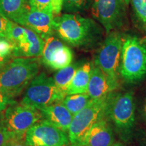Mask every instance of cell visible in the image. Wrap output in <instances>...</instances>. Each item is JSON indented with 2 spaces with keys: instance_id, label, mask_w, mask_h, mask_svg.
<instances>
[{
  "instance_id": "obj_1",
  "label": "cell",
  "mask_w": 146,
  "mask_h": 146,
  "mask_svg": "<svg viewBox=\"0 0 146 146\" xmlns=\"http://www.w3.org/2000/svg\"><path fill=\"white\" fill-rule=\"evenodd\" d=\"M54 32L73 47L93 45L101 35L100 27L92 19L70 13L54 18Z\"/></svg>"
},
{
  "instance_id": "obj_2",
  "label": "cell",
  "mask_w": 146,
  "mask_h": 146,
  "mask_svg": "<svg viewBox=\"0 0 146 146\" xmlns=\"http://www.w3.org/2000/svg\"><path fill=\"white\" fill-rule=\"evenodd\" d=\"M37 58H15L0 68V91L10 99L19 96L39 74Z\"/></svg>"
},
{
  "instance_id": "obj_3",
  "label": "cell",
  "mask_w": 146,
  "mask_h": 146,
  "mask_svg": "<svg viewBox=\"0 0 146 146\" xmlns=\"http://www.w3.org/2000/svg\"><path fill=\"white\" fill-rule=\"evenodd\" d=\"M120 74L129 83H137L146 77V46L137 37L129 36L124 40Z\"/></svg>"
},
{
  "instance_id": "obj_4",
  "label": "cell",
  "mask_w": 146,
  "mask_h": 146,
  "mask_svg": "<svg viewBox=\"0 0 146 146\" xmlns=\"http://www.w3.org/2000/svg\"><path fill=\"white\" fill-rule=\"evenodd\" d=\"M108 96L98 99H92L82 110L73 116L68 129V139L71 143L81 146L84 138L92 127L107 116Z\"/></svg>"
},
{
  "instance_id": "obj_5",
  "label": "cell",
  "mask_w": 146,
  "mask_h": 146,
  "mask_svg": "<svg viewBox=\"0 0 146 146\" xmlns=\"http://www.w3.org/2000/svg\"><path fill=\"white\" fill-rule=\"evenodd\" d=\"M135 109L132 92L110 94L106 116L112 120L116 131L123 139H129L132 133Z\"/></svg>"
},
{
  "instance_id": "obj_6",
  "label": "cell",
  "mask_w": 146,
  "mask_h": 146,
  "mask_svg": "<svg viewBox=\"0 0 146 146\" xmlns=\"http://www.w3.org/2000/svg\"><path fill=\"white\" fill-rule=\"evenodd\" d=\"M66 96L58 89L54 78L41 72L27 87L21 103L39 110L54 104L62 103Z\"/></svg>"
},
{
  "instance_id": "obj_7",
  "label": "cell",
  "mask_w": 146,
  "mask_h": 146,
  "mask_svg": "<svg viewBox=\"0 0 146 146\" xmlns=\"http://www.w3.org/2000/svg\"><path fill=\"white\" fill-rule=\"evenodd\" d=\"M4 111V122L11 139L25 138L27 131L43 119L39 110L16 101Z\"/></svg>"
},
{
  "instance_id": "obj_8",
  "label": "cell",
  "mask_w": 146,
  "mask_h": 146,
  "mask_svg": "<svg viewBox=\"0 0 146 146\" xmlns=\"http://www.w3.org/2000/svg\"><path fill=\"white\" fill-rule=\"evenodd\" d=\"M123 41L119 33L116 32L110 33L98 50L94 60V65L117 83L120 73Z\"/></svg>"
},
{
  "instance_id": "obj_9",
  "label": "cell",
  "mask_w": 146,
  "mask_h": 146,
  "mask_svg": "<svg viewBox=\"0 0 146 146\" xmlns=\"http://www.w3.org/2000/svg\"><path fill=\"white\" fill-rule=\"evenodd\" d=\"M8 40L13 45L14 58L40 57L44 47V40L33 31L12 21Z\"/></svg>"
},
{
  "instance_id": "obj_10",
  "label": "cell",
  "mask_w": 146,
  "mask_h": 146,
  "mask_svg": "<svg viewBox=\"0 0 146 146\" xmlns=\"http://www.w3.org/2000/svg\"><path fill=\"white\" fill-rule=\"evenodd\" d=\"M125 5L123 0H94L91 13L109 34L124 25Z\"/></svg>"
},
{
  "instance_id": "obj_11",
  "label": "cell",
  "mask_w": 146,
  "mask_h": 146,
  "mask_svg": "<svg viewBox=\"0 0 146 146\" xmlns=\"http://www.w3.org/2000/svg\"><path fill=\"white\" fill-rule=\"evenodd\" d=\"M25 142L28 146H62L68 145L69 139L64 131L41 120L27 131Z\"/></svg>"
},
{
  "instance_id": "obj_12",
  "label": "cell",
  "mask_w": 146,
  "mask_h": 146,
  "mask_svg": "<svg viewBox=\"0 0 146 146\" xmlns=\"http://www.w3.org/2000/svg\"><path fill=\"white\" fill-rule=\"evenodd\" d=\"M40 57V62L45 66L60 70L72 64L73 53L60 39L50 36L44 40V47Z\"/></svg>"
},
{
  "instance_id": "obj_13",
  "label": "cell",
  "mask_w": 146,
  "mask_h": 146,
  "mask_svg": "<svg viewBox=\"0 0 146 146\" xmlns=\"http://www.w3.org/2000/svg\"><path fill=\"white\" fill-rule=\"evenodd\" d=\"M54 18L53 12H43L29 5L15 23L33 31L45 40L54 32Z\"/></svg>"
},
{
  "instance_id": "obj_14",
  "label": "cell",
  "mask_w": 146,
  "mask_h": 146,
  "mask_svg": "<svg viewBox=\"0 0 146 146\" xmlns=\"http://www.w3.org/2000/svg\"><path fill=\"white\" fill-rule=\"evenodd\" d=\"M118 83L108 77L96 66H94L87 93L91 99H98L108 96L116 90Z\"/></svg>"
},
{
  "instance_id": "obj_15",
  "label": "cell",
  "mask_w": 146,
  "mask_h": 146,
  "mask_svg": "<svg viewBox=\"0 0 146 146\" xmlns=\"http://www.w3.org/2000/svg\"><path fill=\"white\" fill-rule=\"evenodd\" d=\"M113 131L107 120H100L92 126L84 138L81 146H112Z\"/></svg>"
},
{
  "instance_id": "obj_16",
  "label": "cell",
  "mask_w": 146,
  "mask_h": 146,
  "mask_svg": "<svg viewBox=\"0 0 146 146\" xmlns=\"http://www.w3.org/2000/svg\"><path fill=\"white\" fill-rule=\"evenodd\" d=\"M39 110L41 113L42 120H47L64 132L68 131L74 116L62 104H54L39 108Z\"/></svg>"
},
{
  "instance_id": "obj_17",
  "label": "cell",
  "mask_w": 146,
  "mask_h": 146,
  "mask_svg": "<svg viewBox=\"0 0 146 146\" xmlns=\"http://www.w3.org/2000/svg\"><path fill=\"white\" fill-rule=\"evenodd\" d=\"M94 64L87 62L78 68L66 91L67 95L87 93Z\"/></svg>"
},
{
  "instance_id": "obj_18",
  "label": "cell",
  "mask_w": 146,
  "mask_h": 146,
  "mask_svg": "<svg viewBox=\"0 0 146 146\" xmlns=\"http://www.w3.org/2000/svg\"><path fill=\"white\" fill-rule=\"evenodd\" d=\"M29 7V0H0V14L14 23Z\"/></svg>"
},
{
  "instance_id": "obj_19",
  "label": "cell",
  "mask_w": 146,
  "mask_h": 146,
  "mask_svg": "<svg viewBox=\"0 0 146 146\" xmlns=\"http://www.w3.org/2000/svg\"><path fill=\"white\" fill-rule=\"evenodd\" d=\"M82 63L78 62L71 64L65 68L60 69L54 76V81L58 89L66 96V91L72 81L74 74Z\"/></svg>"
},
{
  "instance_id": "obj_20",
  "label": "cell",
  "mask_w": 146,
  "mask_h": 146,
  "mask_svg": "<svg viewBox=\"0 0 146 146\" xmlns=\"http://www.w3.org/2000/svg\"><path fill=\"white\" fill-rule=\"evenodd\" d=\"M91 100L87 93L67 95L62 104L74 116L86 106Z\"/></svg>"
},
{
  "instance_id": "obj_21",
  "label": "cell",
  "mask_w": 146,
  "mask_h": 146,
  "mask_svg": "<svg viewBox=\"0 0 146 146\" xmlns=\"http://www.w3.org/2000/svg\"><path fill=\"white\" fill-rule=\"evenodd\" d=\"M130 2L137 25L146 31V0H130Z\"/></svg>"
},
{
  "instance_id": "obj_22",
  "label": "cell",
  "mask_w": 146,
  "mask_h": 146,
  "mask_svg": "<svg viewBox=\"0 0 146 146\" xmlns=\"http://www.w3.org/2000/svg\"><path fill=\"white\" fill-rule=\"evenodd\" d=\"M89 1L90 0H64L63 8L66 12L74 14L87 8Z\"/></svg>"
},
{
  "instance_id": "obj_23",
  "label": "cell",
  "mask_w": 146,
  "mask_h": 146,
  "mask_svg": "<svg viewBox=\"0 0 146 146\" xmlns=\"http://www.w3.org/2000/svg\"><path fill=\"white\" fill-rule=\"evenodd\" d=\"M29 5L43 12H53L52 0H29Z\"/></svg>"
},
{
  "instance_id": "obj_24",
  "label": "cell",
  "mask_w": 146,
  "mask_h": 146,
  "mask_svg": "<svg viewBox=\"0 0 146 146\" xmlns=\"http://www.w3.org/2000/svg\"><path fill=\"white\" fill-rule=\"evenodd\" d=\"M11 139L4 122V114L0 112V146H5Z\"/></svg>"
},
{
  "instance_id": "obj_25",
  "label": "cell",
  "mask_w": 146,
  "mask_h": 146,
  "mask_svg": "<svg viewBox=\"0 0 146 146\" xmlns=\"http://www.w3.org/2000/svg\"><path fill=\"white\" fill-rule=\"evenodd\" d=\"M12 21L0 14V39H8Z\"/></svg>"
},
{
  "instance_id": "obj_26",
  "label": "cell",
  "mask_w": 146,
  "mask_h": 146,
  "mask_svg": "<svg viewBox=\"0 0 146 146\" xmlns=\"http://www.w3.org/2000/svg\"><path fill=\"white\" fill-rule=\"evenodd\" d=\"M13 45L8 39H0V56L3 58H9L12 56Z\"/></svg>"
},
{
  "instance_id": "obj_27",
  "label": "cell",
  "mask_w": 146,
  "mask_h": 146,
  "mask_svg": "<svg viewBox=\"0 0 146 146\" xmlns=\"http://www.w3.org/2000/svg\"><path fill=\"white\" fill-rule=\"evenodd\" d=\"M15 102L14 100L9 98L6 95L0 91V112H2L10 106Z\"/></svg>"
},
{
  "instance_id": "obj_28",
  "label": "cell",
  "mask_w": 146,
  "mask_h": 146,
  "mask_svg": "<svg viewBox=\"0 0 146 146\" xmlns=\"http://www.w3.org/2000/svg\"><path fill=\"white\" fill-rule=\"evenodd\" d=\"M64 0H52V11L54 15H59L63 8Z\"/></svg>"
},
{
  "instance_id": "obj_29",
  "label": "cell",
  "mask_w": 146,
  "mask_h": 146,
  "mask_svg": "<svg viewBox=\"0 0 146 146\" xmlns=\"http://www.w3.org/2000/svg\"><path fill=\"white\" fill-rule=\"evenodd\" d=\"M5 146H28L25 143V138L11 139Z\"/></svg>"
},
{
  "instance_id": "obj_30",
  "label": "cell",
  "mask_w": 146,
  "mask_h": 146,
  "mask_svg": "<svg viewBox=\"0 0 146 146\" xmlns=\"http://www.w3.org/2000/svg\"><path fill=\"white\" fill-rule=\"evenodd\" d=\"M11 60H12V57L3 58L0 56V68H1L2 66H3L5 64L8 63V62Z\"/></svg>"
},
{
  "instance_id": "obj_31",
  "label": "cell",
  "mask_w": 146,
  "mask_h": 146,
  "mask_svg": "<svg viewBox=\"0 0 146 146\" xmlns=\"http://www.w3.org/2000/svg\"><path fill=\"white\" fill-rule=\"evenodd\" d=\"M143 114L144 118H145V119L146 120V102H145V104H144V106H143Z\"/></svg>"
},
{
  "instance_id": "obj_32",
  "label": "cell",
  "mask_w": 146,
  "mask_h": 146,
  "mask_svg": "<svg viewBox=\"0 0 146 146\" xmlns=\"http://www.w3.org/2000/svg\"><path fill=\"white\" fill-rule=\"evenodd\" d=\"M62 146H81L80 145H78V144H76V143H71L70 145H62Z\"/></svg>"
},
{
  "instance_id": "obj_33",
  "label": "cell",
  "mask_w": 146,
  "mask_h": 146,
  "mask_svg": "<svg viewBox=\"0 0 146 146\" xmlns=\"http://www.w3.org/2000/svg\"><path fill=\"white\" fill-rule=\"evenodd\" d=\"M112 146H123L121 143H114L113 144Z\"/></svg>"
},
{
  "instance_id": "obj_34",
  "label": "cell",
  "mask_w": 146,
  "mask_h": 146,
  "mask_svg": "<svg viewBox=\"0 0 146 146\" xmlns=\"http://www.w3.org/2000/svg\"><path fill=\"white\" fill-rule=\"evenodd\" d=\"M124 1H125V3H126V5H128L130 2V0H123Z\"/></svg>"
},
{
  "instance_id": "obj_35",
  "label": "cell",
  "mask_w": 146,
  "mask_h": 146,
  "mask_svg": "<svg viewBox=\"0 0 146 146\" xmlns=\"http://www.w3.org/2000/svg\"><path fill=\"white\" fill-rule=\"evenodd\" d=\"M143 43H145V44H146V36H145V39H144L143 40Z\"/></svg>"
}]
</instances>
